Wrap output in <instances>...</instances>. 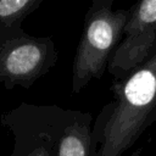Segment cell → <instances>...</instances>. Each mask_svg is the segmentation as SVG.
Masks as SVG:
<instances>
[{
  "instance_id": "2",
  "label": "cell",
  "mask_w": 156,
  "mask_h": 156,
  "mask_svg": "<svg viewBox=\"0 0 156 156\" xmlns=\"http://www.w3.org/2000/svg\"><path fill=\"white\" fill-rule=\"evenodd\" d=\"M128 10L113 9V0H94L89 6L72 67V91L80 93L100 79L123 37Z\"/></svg>"
},
{
  "instance_id": "5",
  "label": "cell",
  "mask_w": 156,
  "mask_h": 156,
  "mask_svg": "<svg viewBox=\"0 0 156 156\" xmlns=\"http://www.w3.org/2000/svg\"><path fill=\"white\" fill-rule=\"evenodd\" d=\"M156 50V0H141L128 9L123 37L107 71L115 80L123 79L141 66Z\"/></svg>"
},
{
  "instance_id": "6",
  "label": "cell",
  "mask_w": 156,
  "mask_h": 156,
  "mask_svg": "<svg viewBox=\"0 0 156 156\" xmlns=\"http://www.w3.org/2000/svg\"><path fill=\"white\" fill-rule=\"evenodd\" d=\"M93 117L88 112L72 110L61 138L58 156H91Z\"/></svg>"
},
{
  "instance_id": "1",
  "label": "cell",
  "mask_w": 156,
  "mask_h": 156,
  "mask_svg": "<svg viewBox=\"0 0 156 156\" xmlns=\"http://www.w3.org/2000/svg\"><path fill=\"white\" fill-rule=\"evenodd\" d=\"M111 90L93 126L91 156H122L156 121V50Z\"/></svg>"
},
{
  "instance_id": "4",
  "label": "cell",
  "mask_w": 156,
  "mask_h": 156,
  "mask_svg": "<svg viewBox=\"0 0 156 156\" xmlns=\"http://www.w3.org/2000/svg\"><path fill=\"white\" fill-rule=\"evenodd\" d=\"M58 51L50 37L27 33L0 46V83L6 89H29L57 62Z\"/></svg>"
},
{
  "instance_id": "3",
  "label": "cell",
  "mask_w": 156,
  "mask_h": 156,
  "mask_svg": "<svg viewBox=\"0 0 156 156\" xmlns=\"http://www.w3.org/2000/svg\"><path fill=\"white\" fill-rule=\"evenodd\" d=\"M72 110L60 106L21 104L5 112L0 122L13 135L11 156H58L62 134Z\"/></svg>"
},
{
  "instance_id": "7",
  "label": "cell",
  "mask_w": 156,
  "mask_h": 156,
  "mask_svg": "<svg viewBox=\"0 0 156 156\" xmlns=\"http://www.w3.org/2000/svg\"><path fill=\"white\" fill-rule=\"evenodd\" d=\"M43 0H0V46L24 33L22 22Z\"/></svg>"
}]
</instances>
